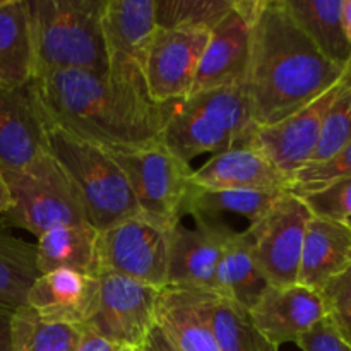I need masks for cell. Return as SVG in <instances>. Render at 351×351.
Here are the masks:
<instances>
[{
	"label": "cell",
	"mask_w": 351,
	"mask_h": 351,
	"mask_svg": "<svg viewBox=\"0 0 351 351\" xmlns=\"http://www.w3.org/2000/svg\"><path fill=\"white\" fill-rule=\"evenodd\" d=\"M3 178L12 197L0 216L5 228L26 230L38 239L58 226L88 223L77 187L48 149L26 167L3 170Z\"/></svg>",
	"instance_id": "cell-5"
},
{
	"label": "cell",
	"mask_w": 351,
	"mask_h": 351,
	"mask_svg": "<svg viewBox=\"0 0 351 351\" xmlns=\"http://www.w3.org/2000/svg\"><path fill=\"white\" fill-rule=\"evenodd\" d=\"M34 71L29 0H0V89L29 86Z\"/></svg>",
	"instance_id": "cell-21"
},
{
	"label": "cell",
	"mask_w": 351,
	"mask_h": 351,
	"mask_svg": "<svg viewBox=\"0 0 351 351\" xmlns=\"http://www.w3.org/2000/svg\"><path fill=\"white\" fill-rule=\"evenodd\" d=\"M346 177H351V141L329 160L321 161V163L305 165L302 170H298L291 177L290 192L304 195Z\"/></svg>",
	"instance_id": "cell-32"
},
{
	"label": "cell",
	"mask_w": 351,
	"mask_h": 351,
	"mask_svg": "<svg viewBox=\"0 0 351 351\" xmlns=\"http://www.w3.org/2000/svg\"><path fill=\"white\" fill-rule=\"evenodd\" d=\"M10 204H12V197H10V192L5 184V178H3L2 167H0V216L10 208Z\"/></svg>",
	"instance_id": "cell-39"
},
{
	"label": "cell",
	"mask_w": 351,
	"mask_h": 351,
	"mask_svg": "<svg viewBox=\"0 0 351 351\" xmlns=\"http://www.w3.org/2000/svg\"><path fill=\"white\" fill-rule=\"evenodd\" d=\"M43 123L48 153L77 187L86 219L93 228L105 232L141 215L122 168L105 147L47 119H43Z\"/></svg>",
	"instance_id": "cell-4"
},
{
	"label": "cell",
	"mask_w": 351,
	"mask_h": 351,
	"mask_svg": "<svg viewBox=\"0 0 351 351\" xmlns=\"http://www.w3.org/2000/svg\"><path fill=\"white\" fill-rule=\"evenodd\" d=\"M345 67L319 51L283 0H263L259 16L250 26L243 82L254 123L273 125L293 115L329 88Z\"/></svg>",
	"instance_id": "cell-2"
},
{
	"label": "cell",
	"mask_w": 351,
	"mask_h": 351,
	"mask_svg": "<svg viewBox=\"0 0 351 351\" xmlns=\"http://www.w3.org/2000/svg\"><path fill=\"white\" fill-rule=\"evenodd\" d=\"M321 297L326 319L351 346V266L322 287Z\"/></svg>",
	"instance_id": "cell-33"
},
{
	"label": "cell",
	"mask_w": 351,
	"mask_h": 351,
	"mask_svg": "<svg viewBox=\"0 0 351 351\" xmlns=\"http://www.w3.org/2000/svg\"><path fill=\"white\" fill-rule=\"evenodd\" d=\"M219 351H278L250 319L249 312L228 298H218L213 312Z\"/></svg>",
	"instance_id": "cell-30"
},
{
	"label": "cell",
	"mask_w": 351,
	"mask_h": 351,
	"mask_svg": "<svg viewBox=\"0 0 351 351\" xmlns=\"http://www.w3.org/2000/svg\"><path fill=\"white\" fill-rule=\"evenodd\" d=\"M287 191H254V189H208L192 184L182 208V218L215 221L223 213L243 216L249 225L259 221L273 202Z\"/></svg>",
	"instance_id": "cell-26"
},
{
	"label": "cell",
	"mask_w": 351,
	"mask_h": 351,
	"mask_svg": "<svg viewBox=\"0 0 351 351\" xmlns=\"http://www.w3.org/2000/svg\"><path fill=\"white\" fill-rule=\"evenodd\" d=\"M74 351H123V348H120L119 345L112 343L110 339L103 338L101 335L93 331L88 326H82Z\"/></svg>",
	"instance_id": "cell-36"
},
{
	"label": "cell",
	"mask_w": 351,
	"mask_h": 351,
	"mask_svg": "<svg viewBox=\"0 0 351 351\" xmlns=\"http://www.w3.org/2000/svg\"><path fill=\"white\" fill-rule=\"evenodd\" d=\"M295 23L326 58L345 67L351 45L343 27V0H283Z\"/></svg>",
	"instance_id": "cell-24"
},
{
	"label": "cell",
	"mask_w": 351,
	"mask_h": 351,
	"mask_svg": "<svg viewBox=\"0 0 351 351\" xmlns=\"http://www.w3.org/2000/svg\"><path fill=\"white\" fill-rule=\"evenodd\" d=\"M311 218L304 199L287 191L259 221L247 226L254 261L271 287L298 283L305 230Z\"/></svg>",
	"instance_id": "cell-8"
},
{
	"label": "cell",
	"mask_w": 351,
	"mask_h": 351,
	"mask_svg": "<svg viewBox=\"0 0 351 351\" xmlns=\"http://www.w3.org/2000/svg\"><path fill=\"white\" fill-rule=\"evenodd\" d=\"M173 228L139 215L99 232V276L113 274L163 290Z\"/></svg>",
	"instance_id": "cell-7"
},
{
	"label": "cell",
	"mask_w": 351,
	"mask_h": 351,
	"mask_svg": "<svg viewBox=\"0 0 351 351\" xmlns=\"http://www.w3.org/2000/svg\"><path fill=\"white\" fill-rule=\"evenodd\" d=\"M211 31L156 27L144 57L147 93L156 103L184 101L192 91L199 60Z\"/></svg>",
	"instance_id": "cell-10"
},
{
	"label": "cell",
	"mask_w": 351,
	"mask_h": 351,
	"mask_svg": "<svg viewBox=\"0 0 351 351\" xmlns=\"http://www.w3.org/2000/svg\"><path fill=\"white\" fill-rule=\"evenodd\" d=\"M47 151L45 123L29 86L0 89V167L17 170Z\"/></svg>",
	"instance_id": "cell-18"
},
{
	"label": "cell",
	"mask_w": 351,
	"mask_h": 351,
	"mask_svg": "<svg viewBox=\"0 0 351 351\" xmlns=\"http://www.w3.org/2000/svg\"><path fill=\"white\" fill-rule=\"evenodd\" d=\"M343 27L351 45V0H343Z\"/></svg>",
	"instance_id": "cell-40"
},
{
	"label": "cell",
	"mask_w": 351,
	"mask_h": 351,
	"mask_svg": "<svg viewBox=\"0 0 351 351\" xmlns=\"http://www.w3.org/2000/svg\"><path fill=\"white\" fill-rule=\"evenodd\" d=\"M267 287L269 283L254 261L249 232H233L219 263L218 295L249 312Z\"/></svg>",
	"instance_id": "cell-25"
},
{
	"label": "cell",
	"mask_w": 351,
	"mask_h": 351,
	"mask_svg": "<svg viewBox=\"0 0 351 351\" xmlns=\"http://www.w3.org/2000/svg\"><path fill=\"white\" fill-rule=\"evenodd\" d=\"M38 276L36 245L14 237L0 223V307L14 312L26 305L27 291Z\"/></svg>",
	"instance_id": "cell-27"
},
{
	"label": "cell",
	"mask_w": 351,
	"mask_h": 351,
	"mask_svg": "<svg viewBox=\"0 0 351 351\" xmlns=\"http://www.w3.org/2000/svg\"><path fill=\"white\" fill-rule=\"evenodd\" d=\"M295 345L302 351H351V346L335 331L328 319H322Z\"/></svg>",
	"instance_id": "cell-35"
},
{
	"label": "cell",
	"mask_w": 351,
	"mask_h": 351,
	"mask_svg": "<svg viewBox=\"0 0 351 351\" xmlns=\"http://www.w3.org/2000/svg\"><path fill=\"white\" fill-rule=\"evenodd\" d=\"M233 232L235 230L218 219H195V228H185L182 223L175 226L170 240L167 287L218 295L219 263Z\"/></svg>",
	"instance_id": "cell-12"
},
{
	"label": "cell",
	"mask_w": 351,
	"mask_h": 351,
	"mask_svg": "<svg viewBox=\"0 0 351 351\" xmlns=\"http://www.w3.org/2000/svg\"><path fill=\"white\" fill-rule=\"evenodd\" d=\"M99 278L58 269L40 274L26 295V305L43 321L82 328L95 317Z\"/></svg>",
	"instance_id": "cell-14"
},
{
	"label": "cell",
	"mask_w": 351,
	"mask_h": 351,
	"mask_svg": "<svg viewBox=\"0 0 351 351\" xmlns=\"http://www.w3.org/2000/svg\"><path fill=\"white\" fill-rule=\"evenodd\" d=\"M250 26L233 0L232 10L211 29L191 95L223 86H243L250 55Z\"/></svg>",
	"instance_id": "cell-16"
},
{
	"label": "cell",
	"mask_w": 351,
	"mask_h": 351,
	"mask_svg": "<svg viewBox=\"0 0 351 351\" xmlns=\"http://www.w3.org/2000/svg\"><path fill=\"white\" fill-rule=\"evenodd\" d=\"M156 27V0H103L101 31L108 67L143 71Z\"/></svg>",
	"instance_id": "cell-17"
},
{
	"label": "cell",
	"mask_w": 351,
	"mask_h": 351,
	"mask_svg": "<svg viewBox=\"0 0 351 351\" xmlns=\"http://www.w3.org/2000/svg\"><path fill=\"white\" fill-rule=\"evenodd\" d=\"M161 143L189 165L201 154L215 156L237 147L233 137L213 117L194 108L185 99L175 106Z\"/></svg>",
	"instance_id": "cell-23"
},
{
	"label": "cell",
	"mask_w": 351,
	"mask_h": 351,
	"mask_svg": "<svg viewBox=\"0 0 351 351\" xmlns=\"http://www.w3.org/2000/svg\"><path fill=\"white\" fill-rule=\"evenodd\" d=\"M122 168L137 208L147 219L175 228L192 187L194 168L163 143L134 149H106Z\"/></svg>",
	"instance_id": "cell-6"
},
{
	"label": "cell",
	"mask_w": 351,
	"mask_h": 351,
	"mask_svg": "<svg viewBox=\"0 0 351 351\" xmlns=\"http://www.w3.org/2000/svg\"><path fill=\"white\" fill-rule=\"evenodd\" d=\"M103 0H29L34 77L60 71H108Z\"/></svg>",
	"instance_id": "cell-3"
},
{
	"label": "cell",
	"mask_w": 351,
	"mask_h": 351,
	"mask_svg": "<svg viewBox=\"0 0 351 351\" xmlns=\"http://www.w3.org/2000/svg\"><path fill=\"white\" fill-rule=\"evenodd\" d=\"M300 197L304 199L312 216L351 221V177L339 178Z\"/></svg>",
	"instance_id": "cell-34"
},
{
	"label": "cell",
	"mask_w": 351,
	"mask_h": 351,
	"mask_svg": "<svg viewBox=\"0 0 351 351\" xmlns=\"http://www.w3.org/2000/svg\"><path fill=\"white\" fill-rule=\"evenodd\" d=\"M256 328L280 348L285 343H297L305 332L326 319L321 291L300 283L267 287L249 311Z\"/></svg>",
	"instance_id": "cell-13"
},
{
	"label": "cell",
	"mask_w": 351,
	"mask_h": 351,
	"mask_svg": "<svg viewBox=\"0 0 351 351\" xmlns=\"http://www.w3.org/2000/svg\"><path fill=\"white\" fill-rule=\"evenodd\" d=\"M34 245L40 274L69 269L99 278V232L88 223L48 230Z\"/></svg>",
	"instance_id": "cell-22"
},
{
	"label": "cell",
	"mask_w": 351,
	"mask_h": 351,
	"mask_svg": "<svg viewBox=\"0 0 351 351\" xmlns=\"http://www.w3.org/2000/svg\"><path fill=\"white\" fill-rule=\"evenodd\" d=\"M232 7L233 0H156V26L211 31Z\"/></svg>",
	"instance_id": "cell-31"
},
{
	"label": "cell",
	"mask_w": 351,
	"mask_h": 351,
	"mask_svg": "<svg viewBox=\"0 0 351 351\" xmlns=\"http://www.w3.org/2000/svg\"><path fill=\"white\" fill-rule=\"evenodd\" d=\"M158 288L113 274L99 276V302L88 328L123 350H137L156 322Z\"/></svg>",
	"instance_id": "cell-11"
},
{
	"label": "cell",
	"mask_w": 351,
	"mask_h": 351,
	"mask_svg": "<svg viewBox=\"0 0 351 351\" xmlns=\"http://www.w3.org/2000/svg\"><path fill=\"white\" fill-rule=\"evenodd\" d=\"M346 69L348 65L329 88L304 108L273 125L257 127L254 132L250 147L264 154L278 170L290 177V182L291 177L312 160L332 103L345 86Z\"/></svg>",
	"instance_id": "cell-9"
},
{
	"label": "cell",
	"mask_w": 351,
	"mask_h": 351,
	"mask_svg": "<svg viewBox=\"0 0 351 351\" xmlns=\"http://www.w3.org/2000/svg\"><path fill=\"white\" fill-rule=\"evenodd\" d=\"M139 350L141 351H178L177 346L167 338V335H165L156 324H154L153 328H151V331L147 332L146 339H144V343L141 345Z\"/></svg>",
	"instance_id": "cell-37"
},
{
	"label": "cell",
	"mask_w": 351,
	"mask_h": 351,
	"mask_svg": "<svg viewBox=\"0 0 351 351\" xmlns=\"http://www.w3.org/2000/svg\"><path fill=\"white\" fill-rule=\"evenodd\" d=\"M351 266V221L312 216L302 249L298 283L321 291Z\"/></svg>",
	"instance_id": "cell-20"
},
{
	"label": "cell",
	"mask_w": 351,
	"mask_h": 351,
	"mask_svg": "<svg viewBox=\"0 0 351 351\" xmlns=\"http://www.w3.org/2000/svg\"><path fill=\"white\" fill-rule=\"evenodd\" d=\"M123 351H141L139 348H137V350H123Z\"/></svg>",
	"instance_id": "cell-41"
},
{
	"label": "cell",
	"mask_w": 351,
	"mask_h": 351,
	"mask_svg": "<svg viewBox=\"0 0 351 351\" xmlns=\"http://www.w3.org/2000/svg\"><path fill=\"white\" fill-rule=\"evenodd\" d=\"M194 108L208 113L235 141L237 147H250L257 125L250 115L243 86H223L185 98Z\"/></svg>",
	"instance_id": "cell-28"
},
{
	"label": "cell",
	"mask_w": 351,
	"mask_h": 351,
	"mask_svg": "<svg viewBox=\"0 0 351 351\" xmlns=\"http://www.w3.org/2000/svg\"><path fill=\"white\" fill-rule=\"evenodd\" d=\"M10 317L12 312L0 307V351H10Z\"/></svg>",
	"instance_id": "cell-38"
},
{
	"label": "cell",
	"mask_w": 351,
	"mask_h": 351,
	"mask_svg": "<svg viewBox=\"0 0 351 351\" xmlns=\"http://www.w3.org/2000/svg\"><path fill=\"white\" fill-rule=\"evenodd\" d=\"M195 185L208 189L290 191V177L254 147H233L215 154L192 173Z\"/></svg>",
	"instance_id": "cell-19"
},
{
	"label": "cell",
	"mask_w": 351,
	"mask_h": 351,
	"mask_svg": "<svg viewBox=\"0 0 351 351\" xmlns=\"http://www.w3.org/2000/svg\"><path fill=\"white\" fill-rule=\"evenodd\" d=\"M81 328L47 322L27 305L10 317V351H74Z\"/></svg>",
	"instance_id": "cell-29"
},
{
	"label": "cell",
	"mask_w": 351,
	"mask_h": 351,
	"mask_svg": "<svg viewBox=\"0 0 351 351\" xmlns=\"http://www.w3.org/2000/svg\"><path fill=\"white\" fill-rule=\"evenodd\" d=\"M41 117L105 149L156 144L177 103H156L141 69L60 71L29 84ZM180 103V101H178Z\"/></svg>",
	"instance_id": "cell-1"
},
{
	"label": "cell",
	"mask_w": 351,
	"mask_h": 351,
	"mask_svg": "<svg viewBox=\"0 0 351 351\" xmlns=\"http://www.w3.org/2000/svg\"><path fill=\"white\" fill-rule=\"evenodd\" d=\"M218 295L191 288L160 291L154 322L178 351H219L213 312Z\"/></svg>",
	"instance_id": "cell-15"
}]
</instances>
